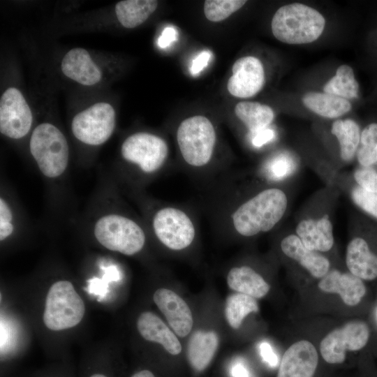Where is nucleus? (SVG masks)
I'll return each mask as SVG.
<instances>
[{"instance_id": "nucleus-1", "label": "nucleus", "mask_w": 377, "mask_h": 377, "mask_svg": "<svg viewBox=\"0 0 377 377\" xmlns=\"http://www.w3.org/2000/svg\"><path fill=\"white\" fill-rule=\"evenodd\" d=\"M288 206L286 192L276 186L261 188L230 206L224 214L226 228L243 237H253L274 229Z\"/></svg>"}, {"instance_id": "nucleus-2", "label": "nucleus", "mask_w": 377, "mask_h": 377, "mask_svg": "<svg viewBox=\"0 0 377 377\" xmlns=\"http://www.w3.org/2000/svg\"><path fill=\"white\" fill-rule=\"evenodd\" d=\"M176 139L184 164L193 172H206L212 164L217 140L211 120L199 114L186 118L177 127Z\"/></svg>"}, {"instance_id": "nucleus-3", "label": "nucleus", "mask_w": 377, "mask_h": 377, "mask_svg": "<svg viewBox=\"0 0 377 377\" xmlns=\"http://www.w3.org/2000/svg\"><path fill=\"white\" fill-rule=\"evenodd\" d=\"M326 21L316 9L302 3L279 7L271 21L273 36L288 45H303L318 40L324 31Z\"/></svg>"}, {"instance_id": "nucleus-4", "label": "nucleus", "mask_w": 377, "mask_h": 377, "mask_svg": "<svg viewBox=\"0 0 377 377\" xmlns=\"http://www.w3.org/2000/svg\"><path fill=\"white\" fill-rule=\"evenodd\" d=\"M151 226L157 239L172 251L189 247L197 235V223L193 214L177 205L157 207L151 218Z\"/></svg>"}, {"instance_id": "nucleus-5", "label": "nucleus", "mask_w": 377, "mask_h": 377, "mask_svg": "<svg viewBox=\"0 0 377 377\" xmlns=\"http://www.w3.org/2000/svg\"><path fill=\"white\" fill-rule=\"evenodd\" d=\"M30 152L40 172L57 178L66 171L69 161V147L66 137L54 125L43 123L32 132Z\"/></svg>"}, {"instance_id": "nucleus-6", "label": "nucleus", "mask_w": 377, "mask_h": 377, "mask_svg": "<svg viewBox=\"0 0 377 377\" xmlns=\"http://www.w3.org/2000/svg\"><path fill=\"white\" fill-rule=\"evenodd\" d=\"M94 235L105 248L126 256L139 253L146 241L142 226L131 217L119 214L100 217L94 224Z\"/></svg>"}, {"instance_id": "nucleus-7", "label": "nucleus", "mask_w": 377, "mask_h": 377, "mask_svg": "<svg viewBox=\"0 0 377 377\" xmlns=\"http://www.w3.org/2000/svg\"><path fill=\"white\" fill-rule=\"evenodd\" d=\"M84 313V302L70 281H58L50 286L43 316L48 329L59 331L75 327Z\"/></svg>"}, {"instance_id": "nucleus-8", "label": "nucleus", "mask_w": 377, "mask_h": 377, "mask_svg": "<svg viewBox=\"0 0 377 377\" xmlns=\"http://www.w3.org/2000/svg\"><path fill=\"white\" fill-rule=\"evenodd\" d=\"M121 154L145 175H154L163 168L168 158L169 148L161 137L148 132H138L126 138Z\"/></svg>"}, {"instance_id": "nucleus-9", "label": "nucleus", "mask_w": 377, "mask_h": 377, "mask_svg": "<svg viewBox=\"0 0 377 377\" xmlns=\"http://www.w3.org/2000/svg\"><path fill=\"white\" fill-rule=\"evenodd\" d=\"M115 127V112L104 102L97 103L77 114L73 119L71 130L80 142L99 145L112 135Z\"/></svg>"}, {"instance_id": "nucleus-10", "label": "nucleus", "mask_w": 377, "mask_h": 377, "mask_svg": "<svg viewBox=\"0 0 377 377\" xmlns=\"http://www.w3.org/2000/svg\"><path fill=\"white\" fill-rule=\"evenodd\" d=\"M370 330L363 320H354L329 332L320 341L322 357L329 364H341L347 351L362 349L368 343Z\"/></svg>"}, {"instance_id": "nucleus-11", "label": "nucleus", "mask_w": 377, "mask_h": 377, "mask_svg": "<svg viewBox=\"0 0 377 377\" xmlns=\"http://www.w3.org/2000/svg\"><path fill=\"white\" fill-rule=\"evenodd\" d=\"M31 124V111L22 93L14 87L7 89L0 99L1 133L20 139L28 133Z\"/></svg>"}, {"instance_id": "nucleus-12", "label": "nucleus", "mask_w": 377, "mask_h": 377, "mask_svg": "<svg viewBox=\"0 0 377 377\" xmlns=\"http://www.w3.org/2000/svg\"><path fill=\"white\" fill-rule=\"evenodd\" d=\"M265 82L262 61L248 55L237 59L232 67V75L227 83L230 94L239 98H249L258 94Z\"/></svg>"}, {"instance_id": "nucleus-13", "label": "nucleus", "mask_w": 377, "mask_h": 377, "mask_svg": "<svg viewBox=\"0 0 377 377\" xmlns=\"http://www.w3.org/2000/svg\"><path fill=\"white\" fill-rule=\"evenodd\" d=\"M318 364V355L313 344L300 340L285 351L277 377H313Z\"/></svg>"}, {"instance_id": "nucleus-14", "label": "nucleus", "mask_w": 377, "mask_h": 377, "mask_svg": "<svg viewBox=\"0 0 377 377\" xmlns=\"http://www.w3.org/2000/svg\"><path fill=\"white\" fill-rule=\"evenodd\" d=\"M153 299L177 336L184 337L191 332L193 324L192 313L182 297L171 290L159 288Z\"/></svg>"}, {"instance_id": "nucleus-15", "label": "nucleus", "mask_w": 377, "mask_h": 377, "mask_svg": "<svg viewBox=\"0 0 377 377\" xmlns=\"http://www.w3.org/2000/svg\"><path fill=\"white\" fill-rule=\"evenodd\" d=\"M295 235L306 248L319 253L330 251L334 244L333 224L327 214L301 219Z\"/></svg>"}, {"instance_id": "nucleus-16", "label": "nucleus", "mask_w": 377, "mask_h": 377, "mask_svg": "<svg viewBox=\"0 0 377 377\" xmlns=\"http://www.w3.org/2000/svg\"><path fill=\"white\" fill-rule=\"evenodd\" d=\"M318 287L323 292L338 294L344 304L357 305L365 296L367 288L364 281L351 273L330 269L321 278Z\"/></svg>"}, {"instance_id": "nucleus-17", "label": "nucleus", "mask_w": 377, "mask_h": 377, "mask_svg": "<svg viewBox=\"0 0 377 377\" xmlns=\"http://www.w3.org/2000/svg\"><path fill=\"white\" fill-rule=\"evenodd\" d=\"M280 247L284 255L297 262L316 279L323 278L330 270L329 259L320 253L306 248L295 234L284 237Z\"/></svg>"}, {"instance_id": "nucleus-18", "label": "nucleus", "mask_w": 377, "mask_h": 377, "mask_svg": "<svg viewBox=\"0 0 377 377\" xmlns=\"http://www.w3.org/2000/svg\"><path fill=\"white\" fill-rule=\"evenodd\" d=\"M346 264L350 273L363 281H373L377 278V255L361 237H355L348 242Z\"/></svg>"}, {"instance_id": "nucleus-19", "label": "nucleus", "mask_w": 377, "mask_h": 377, "mask_svg": "<svg viewBox=\"0 0 377 377\" xmlns=\"http://www.w3.org/2000/svg\"><path fill=\"white\" fill-rule=\"evenodd\" d=\"M61 71L68 77L87 86L98 82L102 75L89 52L80 47L71 49L66 54L61 61Z\"/></svg>"}, {"instance_id": "nucleus-20", "label": "nucleus", "mask_w": 377, "mask_h": 377, "mask_svg": "<svg viewBox=\"0 0 377 377\" xmlns=\"http://www.w3.org/2000/svg\"><path fill=\"white\" fill-rule=\"evenodd\" d=\"M138 330L147 341L161 344L170 354L177 355L182 346L176 335L156 314L142 313L137 321Z\"/></svg>"}, {"instance_id": "nucleus-21", "label": "nucleus", "mask_w": 377, "mask_h": 377, "mask_svg": "<svg viewBox=\"0 0 377 377\" xmlns=\"http://www.w3.org/2000/svg\"><path fill=\"white\" fill-rule=\"evenodd\" d=\"M219 345V337L214 331H195L187 345V359L195 370L202 371L210 364Z\"/></svg>"}, {"instance_id": "nucleus-22", "label": "nucleus", "mask_w": 377, "mask_h": 377, "mask_svg": "<svg viewBox=\"0 0 377 377\" xmlns=\"http://www.w3.org/2000/svg\"><path fill=\"white\" fill-rule=\"evenodd\" d=\"M230 288L254 298H262L270 289L264 278L247 265L232 267L227 274Z\"/></svg>"}, {"instance_id": "nucleus-23", "label": "nucleus", "mask_w": 377, "mask_h": 377, "mask_svg": "<svg viewBox=\"0 0 377 377\" xmlns=\"http://www.w3.org/2000/svg\"><path fill=\"white\" fill-rule=\"evenodd\" d=\"M302 100L309 110L327 119H338L352 109L350 101L325 92L308 91Z\"/></svg>"}, {"instance_id": "nucleus-24", "label": "nucleus", "mask_w": 377, "mask_h": 377, "mask_svg": "<svg viewBox=\"0 0 377 377\" xmlns=\"http://www.w3.org/2000/svg\"><path fill=\"white\" fill-rule=\"evenodd\" d=\"M234 112L252 135L269 128L274 119L273 109L258 102H239L236 104Z\"/></svg>"}, {"instance_id": "nucleus-25", "label": "nucleus", "mask_w": 377, "mask_h": 377, "mask_svg": "<svg viewBox=\"0 0 377 377\" xmlns=\"http://www.w3.org/2000/svg\"><path fill=\"white\" fill-rule=\"evenodd\" d=\"M331 133L338 141L341 159L346 163L352 161L356 156L361 135L357 122L353 119H337L332 124Z\"/></svg>"}, {"instance_id": "nucleus-26", "label": "nucleus", "mask_w": 377, "mask_h": 377, "mask_svg": "<svg viewBox=\"0 0 377 377\" xmlns=\"http://www.w3.org/2000/svg\"><path fill=\"white\" fill-rule=\"evenodd\" d=\"M158 5L156 0H124L116 3L115 13L123 27L133 29L145 22Z\"/></svg>"}, {"instance_id": "nucleus-27", "label": "nucleus", "mask_w": 377, "mask_h": 377, "mask_svg": "<svg viewBox=\"0 0 377 377\" xmlns=\"http://www.w3.org/2000/svg\"><path fill=\"white\" fill-rule=\"evenodd\" d=\"M323 92L337 96L350 101L360 95V85L353 68L348 64L340 65L335 74L323 85Z\"/></svg>"}, {"instance_id": "nucleus-28", "label": "nucleus", "mask_w": 377, "mask_h": 377, "mask_svg": "<svg viewBox=\"0 0 377 377\" xmlns=\"http://www.w3.org/2000/svg\"><path fill=\"white\" fill-rule=\"evenodd\" d=\"M259 306L256 298L242 293H234L226 299V318L231 327L238 329L244 318L251 313H256Z\"/></svg>"}, {"instance_id": "nucleus-29", "label": "nucleus", "mask_w": 377, "mask_h": 377, "mask_svg": "<svg viewBox=\"0 0 377 377\" xmlns=\"http://www.w3.org/2000/svg\"><path fill=\"white\" fill-rule=\"evenodd\" d=\"M361 167L372 168L377 163V123L367 124L362 131L356 154Z\"/></svg>"}, {"instance_id": "nucleus-30", "label": "nucleus", "mask_w": 377, "mask_h": 377, "mask_svg": "<svg viewBox=\"0 0 377 377\" xmlns=\"http://www.w3.org/2000/svg\"><path fill=\"white\" fill-rule=\"evenodd\" d=\"M246 3L244 0H207L203 10L208 20L219 22L239 10Z\"/></svg>"}, {"instance_id": "nucleus-31", "label": "nucleus", "mask_w": 377, "mask_h": 377, "mask_svg": "<svg viewBox=\"0 0 377 377\" xmlns=\"http://www.w3.org/2000/svg\"><path fill=\"white\" fill-rule=\"evenodd\" d=\"M352 201L364 212L377 219V194L355 185L350 191Z\"/></svg>"}, {"instance_id": "nucleus-32", "label": "nucleus", "mask_w": 377, "mask_h": 377, "mask_svg": "<svg viewBox=\"0 0 377 377\" xmlns=\"http://www.w3.org/2000/svg\"><path fill=\"white\" fill-rule=\"evenodd\" d=\"M353 178L357 185L377 194V172L372 168L360 166L354 172Z\"/></svg>"}, {"instance_id": "nucleus-33", "label": "nucleus", "mask_w": 377, "mask_h": 377, "mask_svg": "<svg viewBox=\"0 0 377 377\" xmlns=\"http://www.w3.org/2000/svg\"><path fill=\"white\" fill-rule=\"evenodd\" d=\"M290 161L283 156H278L271 161L267 167L268 175L274 179H281L290 173Z\"/></svg>"}, {"instance_id": "nucleus-34", "label": "nucleus", "mask_w": 377, "mask_h": 377, "mask_svg": "<svg viewBox=\"0 0 377 377\" xmlns=\"http://www.w3.org/2000/svg\"><path fill=\"white\" fill-rule=\"evenodd\" d=\"M211 52L209 51H203L193 60L190 68V71L193 75L199 74L207 66L211 58Z\"/></svg>"}, {"instance_id": "nucleus-35", "label": "nucleus", "mask_w": 377, "mask_h": 377, "mask_svg": "<svg viewBox=\"0 0 377 377\" xmlns=\"http://www.w3.org/2000/svg\"><path fill=\"white\" fill-rule=\"evenodd\" d=\"M274 137V131L272 129L267 128L253 135L251 143L256 147H261L271 142Z\"/></svg>"}, {"instance_id": "nucleus-36", "label": "nucleus", "mask_w": 377, "mask_h": 377, "mask_svg": "<svg viewBox=\"0 0 377 377\" xmlns=\"http://www.w3.org/2000/svg\"><path fill=\"white\" fill-rule=\"evenodd\" d=\"M177 31L171 27H165L158 38V44L160 47L165 48L177 40Z\"/></svg>"}, {"instance_id": "nucleus-37", "label": "nucleus", "mask_w": 377, "mask_h": 377, "mask_svg": "<svg viewBox=\"0 0 377 377\" xmlns=\"http://www.w3.org/2000/svg\"><path fill=\"white\" fill-rule=\"evenodd\" d=\"M260 353L263 360L269 366L275 367L277 364L278 358L269 343H261L260 345Z\"/></svg>"}, {"instance_id": "nucleus-38", "label": "nucleus", "mask_w": 377, "mask_h": 377, "mask_svg": "<svg viewBox=\"0 0 377 377\" xmlns=\"http://www.w3.org/2000/svg\"><path fill=\"white\" fill-rule=\"evenodd\" d=\"M230 373L232 377H251L248 368L239 360H237L232 364Z\"/></svg>"}, {"instance_id": "nucleus-39", "label": "nucleus", "mask_w": 377, "mask_h": 377, "mask_svg": "<svg viewBox=\"0 0 377 377\" xmlns=\"http://www.w3.org/2000/svg\"><path fill=\"white\" fill-rule=\"evenodd\" d=\"M13 212L6 201L0 198V223H12Z\"/></svg>"}, {"instance_id": "nucleus-40", "label": "nucleus", "mask_w": 377, "mask_h": 377, "mask_svg": "<svg viewBox=\"0 0 377 377\" xmlns=\"http://www.w3.org/2000/svg\"><path fill=\"white\" fill-rule=\"evenodd\" d=\"M14 230V226L12 223H0V239L4 240L8 237Z\"/></svg>"}, {"instance_id": "nucleus-41", "label": "nucleus", "mask_w": 377, "mask_h": 377, "mask_svg": "<svg viewBox=\"0 0 377 377\" xmlns=\"http://www.w3.org/2000/svg\"><path fill=\"white\" fill-rule=\"evenodd\" d=\"M131 377H155L152 372L149 370H142L135 374Z\"/></svg>"}, {"instance_id": "nucleus-42", "label": "nucleus", "mask_w": 377, "mask_h": 377, "mask_svg": "<svg viewBox=\"0 0 377 377\" xmlns=\"http://www.w3.org/2000/svg\"><path fill=\"white\" fill-rule=\"evenodd\" d=\"M90 377H106V376L103 375V374H94V375L91 376Z\"/></svg>"}, {"instance_id": "nucleus-43", "label": "nucleus", "mask_w": 377, "mask_h": 377, "mask_svg": "<svg viewBox=\"0 0 377 377\" xmlns=\"http://www.w3.org/2000/svg\"><path fill=\"white\" fill-rule=\"evenodd\" d=\"M375 318H376V320L377 322V306H376V308L375 309Z\"/></svg>"}]
</instances>
